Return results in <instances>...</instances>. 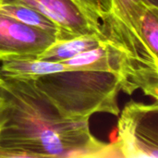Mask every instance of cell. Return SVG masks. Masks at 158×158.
<instances>
[{
  "label": "cell",
  "mask_w": 158,
  "mask_h": 158,
  "mask_svg": "<svg viewBox=\"0 0 158 158\" xmlns=\"http://www.w3.org/2000/svg\"><path fill=\"white\" fill-rule=\"evenodd\" d=\"M90 118L62 117L33 80L0 82V158L122 157L116 140L105 143Z\"/></svg>",
  "instance_id": "obj_1"
},
{
  "label": "cell",
  "mask_w": 158,
  "mask_h": 158,
  "mask_svg": "<svg viewBox=\"0 0 158 158\" xmlns=\"http://www.w3.org/2000/svg\"><path fill=\"white\" fill-rule=\"evenodd\" d=\"M99 37L118 60L120 91L158 99V6L142 0H95Z\"/></svg>",
  "instance_id": "obj_2"
},
{
  "label": "cell",
  "mask_w": 158,
  "mask_h": 158,
  "mask_svg": "<svg viewBox=\"0 0 158 158\" xmlns=\"http://www.w3.org/2000/svg\"><path fill=\"white\" fill-rule=\"evenodd\" d=\"M37 88L67 118H90L95 113L120 114V80L104 70H64L35 80Z\"/></svg>",
  "instance_id": "obj_3"
},
{
  "label": "cell",
  "mask_w": 158,
  "mask_h": 158,
  "mask_svg": "<svg viewBox=\"0 0 158 158\" xmlns=\"http://www.w3.org/2000/svg\"><path fill=\"white\" fill-rule=\"evenodd\" d=\"M115 139L124 158L158 157V104L131 100L118 122Z\"/></svg>",
  "instance_id": "obj_4"
},
{
  "label": "cell",
  "mask_w": 158,
  "mask_h": 158,
  "mask_svg": "<svg viewBox=\"0 0 158 158\" xmlns=\"http://www.w3.org/2000/svg\"><path fill=\"white\" fill-rule=\"evenodd\" d=\"M55 41L54 34L0 13V61L37 58Z\"/></svg>",
  "instance_id": "obj_5"
},
{
  "label": "cell",
  "mask_w": 158,
  "mask_h": 158,
  "mask_svg": "<svg viewBox=\"0 0 158 158\" xmlns=\"http://www.w3.org/2000/svg\"><path fill=\"white\" fill-rule=\"evenodd\" d=\"M53 20L61 31L59 40L79 35L99 36L96 13L81 0H19Z\"/></svg>",
  "instance_id": "obj_6"
},
{
  "label": "cell",
  "mask_w": 158,
  "mask_h": 158,
  "mask_svg": "<svg viewBox=\"0 0 158 158\" xmlns=\"http://www.w3.org/2000/svg\"><path fill=\"white\" fill-rule=\"evenodd\" d=\"M0 76L3 79L37 80L42 76L67 70L63 62H55L38 58L2 61Z\"/></svg>",
  "instance_id": "obj_7"
},
{
  "label": "cell",
  "mask_w": 158,
  "mask_h": 158,
  "mask_svg": "<svg viewBox=\"0 0 158 158\" xmlns=\"http://www.w3.org/2000/svg\"><path fill=\"white\" fill-rule=\"evenodd\" d=\"M62 62L66 65L67 70H104L118 75L117 54L104 44Z\"/></svg>",
  "instance_id": "obj_8"
},
{
  "label": "cell",
  "mask_w": 158,
  "mask_h": 158,
  "mask_svg": "<svg viewBox=\"0 0 158 158\" xmlns=\"http://www.w3.org/2000/svg\"><path fill=\"white\" fill-rule=\"evenodd\" d=\"M101 44H103V41L96 34H85L69 39L56 40L37 58L62 62L82 52L98 47Z\"/></svg>",
  "instance_id": "obj_9"
},
{
  "label": "cell",
  "mask_w": 158,
  "mask_h": 158,
  "mask_svg": "<svg viewBox=\"0 0 158 158\" xmlns=\"http://www.w3.org/2000/svg\"><path fill=\"white\" fill-rule=\"evenodd\" d=\"M0 13L52 33L56 36V40H59L61 37V31L53 20L19 0H3L0 3Z\"/></svg>",
  "instance_id": "obj_10"
},
{
  "label": "cell",
  "mask_w": 158,
  "mask_h": 158,
  "mask_svg": "<svg viewBox=\"0 0 158 158\" xmlns=\"http://www.w3.org/2000/svg\"><path fill=\"white\" fill-rule=\"evenodd\" d=\"M81 1H83L88 6H90L93 10L94 9V2H93V0H81Z\"/></svg>",
  "instance_id": "obj_11"
},
{
  "label": "cell",
  "mask_w": 158,
  "mask_h": 158,
  "mask_svg": "<svg viewBox=\"0 0 158 158\" xmlns=\"http://www.w3.org/2000/svg\"><path fill=\"white\" fill-rule=\"evenodd\" d=\"M147 4H151V5H155V6H158V0H142Z\"/></svg>",
  "instance_id": "obj_12"
},
{
  "label": "cell",
  "mask_w": 158,
  "mask_h": 158,
  "mask_svg": "<svg viewBox=\"0 0 158 158\" xmlns=\"http://www.w3.org/2000/svg\"><path fill=\"white\" fill-rule=\"evenodd\" d=\"M1 81H2V77L0 76V82H1Z\"/></svg>",
  "instance_id": "obj_13"
},
{
  "label": "cell",
  "mask_w": 158,
  "mask_h": 158,
  "mask_svg": "<svg viewBox=\"0 0 158 158\" xmlns=\"http://www.w3.org/2000/svg\"><path fill=\"white\" fill-rule=\"evenodd\" d=\"M2 1H3V0H0V3H1V2H2Z\"/></svg>",
  "instance_id": "obj_14"
}]
</instances>
